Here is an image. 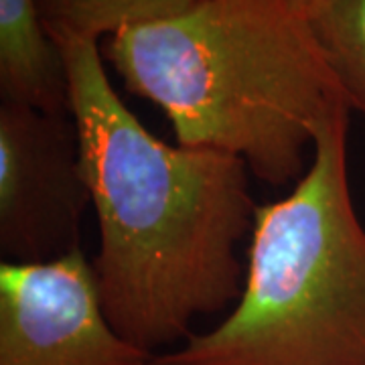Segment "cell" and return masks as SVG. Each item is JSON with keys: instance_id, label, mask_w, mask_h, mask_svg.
I'll return each mask as SVG.
<instances>
[{"instance_id": "5", "label": "cell", "mask_w": 365, "mask_h": 365, "mask_svg": "<svg viewBox=\"0 0 365 365\" xmlns=\"http://www.w3.org/2000/svg\"><path fill=\"white\" fill-rule=\"evenodd\" d=\"M0 365H155L108 321L83 248L0 264Z\"/></svg>"}, {"instance_id": "9", "label": "cell", "mask_w": 365, "mask_h": 365, "mask_svg": "<svg viewBox=\"0 0 365 365\" xmlns=\"http://www.w3.org/2000/svg\"><path fill=\"white\" fill-rule=\"evenodd\" d=\"M290 2L299 9L300 13H304L309 16V14H313L325 0H290Z\"/></svg>"}, {"instance_id": "6", "label": "cell", "mask_w": 365, "mask_h": 365, "mask_svg": "<svg viewBox=\"0 0 365 365\" xmlns=\"http://www.w3.org/2000/svg\"><path fill=\"white\" fill-rule=\"evenodd\" d=\"M2 102L71 114L63 57L41 16L39 0H0Z\"/></svg>"}, {"instance_id": "3", "label": "cell", "mask_w": 365, "mask_h": 365, "mask_svg": "<svg viewBox=\"0 0 365 365\" xmlns=\"http://www.w3.org/2000/svg\"><path fill=\"white\" fill-rule=\"evenodd\" d=\"M317 134L284 199L258 205L242 297L155 365H365V227L349 185V120Z\"/></svg>"}, {"instance_id": "8", "label": "cell", "mask_w": 365, "mask_h": 365, "mask_svg": "<svg viewBox=\"0 0 365 365\" xmlns=\"http://www.w3.org/2000/svg\"><path fill=\"white\" fill-rule=\"evenodd\" d=\"M309 21L351 110L365 118V0H325Z\"/></svg>"}, {"instance_id": "7", "label": "cell", "mask_w": 365, "mask_h": 365, "mask_svg": "<svg viewBox=\"0 0 365 365\" xmlns=\"http://www.w3.org/2000/svg\"><path fill=\"white\" fill-rule=\"evenodd\" d=\"M199 0H39L49 33L96 39L134 25L157 23L189 11Z\"/></svg>"}, {"instance_id": "1", "label": "cell", "mask_w": 365, "mask_h": 365, "mask_svg": "<svg viewBox=\"0 0 365 365\" xmlns=\"http://www.w3.org/2000/svg\"><path fill=\"white\" fill-rule=\"evenodd\" d=\"M49 35L63 57L100 227L93 270L104 313L124 339L157 355L242 297L237 244L258 209L248 165L215 148L163 143L110 83L98 41Z\"/></svg>"}, {"instance_id": "2", "label": "cell", "mask_w": 365, "mask_h": 365, "mask_svg": "<svg viewBox=\"0 0 365 365\" xmlns=\"http://www.w3.org/2000/svg\"><path fill=\"white\" fill-rule=\"evenodd\" d=\"M106 57L167 114L181 146L240 157L272 187L299 181L323 124L351 108L290 0H199L114 33Z\"/></svg>"}, {"instance_id": "4", "label": "cell", "mask_w": 365, "mask_h": 365, "mask_svg": "<svg viewBox=\"0 0 365 365\" xmlns=\"http://www.w3.org/2000/svg\"><path fill=\"white\" fill-rule=\"evenodd\" d=\"M91 193L76 120L0 104V254L37 264L81 248Z\"/></svg>"}]
</instances>
